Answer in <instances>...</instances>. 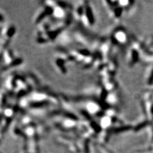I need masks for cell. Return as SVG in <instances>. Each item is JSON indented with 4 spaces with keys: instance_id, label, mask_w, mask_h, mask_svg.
<instances>
[{
    "instance_id": "obj_1",
    "label": "cell",
    "mask_w": 153,
    "mask_h": 153,
    "mask_svg": "<svg viewBox=\"0 0 153 153\" xmlns=\"http://www.w3.org/2000/svg\"><path fill=\"white\" fill-rule=\"evenodd\" d=\"M115 38L119 42H124V40H125L126 36L123 32H118L116 34V35H115Z\"/></svg>"
},
{
    "instance_id": "obj_2",
    "label": "cell",
    "mask_w": 153,
    "mask_h": 153,
    "mask_svg": "<svg viewBox=\"0 0 153 153\" xmlns=\"http://www.w3.org/2000/svg\"><path fill=\"white\" fill-rule=\"evenodd\" d=\"M88 109H89V110L90 112H91L93 113V112H95L98 111V107L96 105H95V104L91 103L89 105Z\"/></svg>"
}]
</instances>
